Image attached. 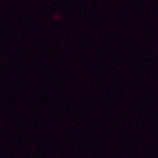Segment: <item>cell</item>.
I'll list each match as a JSON object with an SVG mask.
<instances>
[]
</instances>
